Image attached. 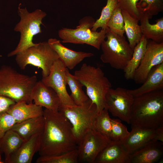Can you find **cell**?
Returning <instances> with one entry per match:
<instances>
[{"instance_id":"cell-32","label":"cell","mask_w":163,"mask_h":163,"mask_svg":"<svg viewBox=\"0 0 163 163\" xmlns=\"http://www.w3.org/2000/svg\"><path fill=\"white\" fill-rule=\"evenodd\" d=\"M107 27L116 34L122 36H124V19L121 10L118 7L114 11L107 23Z\"/></svg>"},{"instance_id":"cell-15","label":"cell","mask_w":163,"mask_h":163,"mask_svg":"<svg viewBox=\"0 0 163 163\" xmlns=\"http://www.w3.org/2000/svg\"><path fill=\"white\" fill-rule=\"evenodd\" d=\"M131 128L127 137L120 142L129 155L152 141L156 140L155 129L139 127H132Z\"/></svg>"},{"instance_id":"cell-23","label":"cell","mask_w":163,"mask_h":163,"mask_svg":"<svg viewBox=\"0 0 163 163\" xmlns=\"http://www.w3.org/2000/svg\"><path fill=\"white\" fill-rule=\"evenodd\" d=\"M149 19L147 15L141 13L139 21L142 35L148 40L158 43L163 42V18L156 20L153 24L149 23Z\"/></svg>"},{"instance_id":"cell-21","label":"cell","mask_w":163,"mask_h":163,"mask_svg":"<svg viewBox=\"0 0 163 163\" xmlns=\"http://www.w3.org/2000/svg\"><path fill=\"white\" fill-rule=\"evenodd\" d=\"M41 134H35L24 141L11 156L9 163H31L35 153L39 151Z\"/></svg>"},{"instance_id":"cell-13","label":"cell","mask_w":163,"mask_h":163,"mask_svg":"<svg viewBox=\"0 0 163 163\" xmlns=\"http://www.w3.org/2000/svg\"><path fill=\"white\" fill-rule=\"evenodd\" d=\"M162 62L163 42L158 43L148 40L145 53L133 79L136 83L142 84L151 69Z\"/></svg>"},{"instance_id":"cell-10","label":"cell","mask_w":163,"mask_h":163,"mask_svg":"<svg viewBox=\"0 0 163 163\" xmlns=\"http://www.w3.org/2000/svg\"><path fill=\"white\" fill-rule=\"evenodd\" d=\"M134 99L129 90L111 88L106 95V108L113 116L129 124Z\"/></svg>"},{"instance_id":"cell-25","label":"cell","mask_w":163,"mask_h":163,"mask_svg":"<svg viewBox=\"0 0 163 163\" xmlns=\"http://www.w3.org/2000/svg\"><path fill=\"white\" fill-rule=\"evenodd\" d=\"M148 40L142 35L140 41L133 49L132 57L123 70L124 77L126 79H133L135 72L145 53Z\"/></svg>"},{"instance_id":"cell-5","label":"cell","mask_w":163,"mask_h":163,"mask_svg":"<svg viewBox=\"0 0 163 163\" xmlns=\"http://www.w3.org/2000/svg\"><path fill=\"white\" fill-rule=\"evenodd\" d=\"M20 3L18 12L20 21L15 26L14 30L20 34V39L16 48L8 55V57L16 56L27 49L36 45L33 41L34 36L42 32L40 25L46 13L40 9L29 12L26 7L21 8Z\"/></svg>"},{"instance_id":"cell-36","label":"cell","mask_w":163,"mask_h":163,"mask_svg":"<svg viewBox=\"0 0 163 163\" xmlns=\"http://www.w3.org/2000/svg\"><path fill=\"white\" fill-rule=\"evenodd\" d=\"M15 103L12 99L0 95V114L6 111L11 106Z\"/></svg>"},{"instance_id":"cell-3","label":"cell","mask_w":163,"mask_h":163,"mask_svg":"<svg viewBox=\"0 0 163 163\" xmlns=\"http://www.w3.org/2000/svg\"><path fill=\"white\" fill-rule=\"evenodd\" d=\"M37 81L35 75L21 74L10 66L3 65L0 68V95L15 103H32V91Z\"/></svg>"},{"instance_id":"cell-9","label":"cell","mask_w":163,"mask_h":163,"mask_svg":"<svg viewBox=\"0 0 163 163\" xmlns=\"http://www.w3.org/2000/svg\"><path fill=\"white\" fill-rule=\"evenodd\" d=\"M59 111L71 123L73 134L77 144L87 132L94 128V123L98 112L96 105L89 99L82 105L61 107Z\"/></svg>"},{"instance_id":"cell-2","label":"cell","mask_w":163,"mask_h":163,"mask_svg":"<svg viewBox=\"0 0 163 163\" xmlns=\"http://www.w3.org/2000/svg\"><path fill=\"white\" fill-rule=\"evenodd\" d=\"M129 124L148 129L163 126V90L134 97Z\"/></svg>"},{"instance_id":"cell-18","label":"cell","mask_w":163,"mask_h":163,"mask_svg":"<svg viewBox=\"0 0 163 163\" xmlns=\"http://www.w3.org/2000/svg\"><path fill=\"white\" fill-rule=\"evenodd\" d=\"M94 163H130L129 154L120 142L112 141L99 154Z\"/></svg>"},{"instance_id":"cell-1","label":"cell","mask_w":163,"mask_h":163,"mask_svg":"<svg viewBox=\"0 0 163 163\" xmlns=\"http://www.w3.org/2000/svg\"><path fill=\"white\" fill-rule=\"evenodd\" d=\"M43 116L44 126L38 152L40 156L60 155L77 148L72 125L62 113L45 108Z\"/></svg>"},{"instance_id":"cell-20","label":"cell","mask_w":163,"mask_h":163,"mask_svg":"<svg viewBox=\"0 0 163 163\" xmlns=\"http://www.w3.org/2000/svg\"><path fill=\"white\" fill-rule=\"evenodd\" d=\"M14 119L16 123L31 118L43 116L42 107L32 102L22 101L15 103L6 111Z\"/></svg>"},{"instance_id":"cell-11","label":"cell","mask_w":163,"mask_h":163,"mask_svg":"<svg viewBox=\"0 0 163 163\" xmlns=\"http://www.w3.org/2000/svg\"><path fill=\"white\" fill-rule=\"evenodd\" d=\"M111 141L94 128L90 130L78 144V162L94 163L99 154Z\"/></svg>"},{"instance_id":"cell-29","label":"cell","mask_w":163,"mask_h":163,"mask_svg":"<svg viewBox=\"0 0 163 163\" xmlns=\"http://www.w3.org/2000/svg\"><path fill=\"white\" fill-rule=\"evenodd\" d=\"M94 128L96 131L110 139L111 118L106 108H104L97 113L94 123Z\"/></svg>"},{"instance_id":"cell-22","label":"cell","mask_w":163,"mask_h":163,"mask_svg":"<svg viewBox=\"0 0 163 163\" xmlns=\"http://www.w3.org/2000/svg\"><path fill=\"white\" fill-rule=\"evenodd\" d=\"M44 123L43 116L37 117L16 123L11 129L25 141L35 134H41L44 129Z\"/></svg>"},{"instance_id":"cell-27","label":"cell","mask_w":163,"mask_h":163,"mask_svg":"<svg viewBox=\"0 0 163 163\" xmlns=\"http://www.w3.org/2000/svg\"><path fill=\"white\" fill-rule=\"evenodd\" d=\"M66 78L67 85L71 90L70 96L73 102L76 106L82 105L89 99L82 90L83 85L74 75L70 73L67 68L66 70Z\"/></svg>"},{"instance_id":"cell-38","label":"cell","mask_w":163,"mask_h":163,"mask_svg":"<svg viewBox=\"0 0 163 163\" xmlns=\"http://www.w3.org/2000/svg\"><path fill=\"white\" fill-rule=\"evenodd\" d=\"M1 155H2V154H1L0 153V158H1Z\"/></svg>"},{"instance_id":"cell-26","label":"cell","mask_w":163,"mask_h":163,"mask_svg":"<svg viewBox=\"0 0 163 163\" xmlns=\"http://www.w3.org/2000/svg\"><path fill=\"white\" fill-rule=\"evenodd\" d=\"M124 19L125 33L131 47L134 48L140 41L142 36L139 21L127 13L121 11Z\"/></svg>"},{"instance_id":"cell-28","label":"cell","mask_w":163,"mask_h":163,"mask_svg":"<svg viewBox=\"0 0 163 163\" xmlns=\"http://www.w3.org/2000/svg\"><path fill=\"white\" fill-rule=\"evenodd\" d=\"M77 148L64 153L52 156H40L37 163H76L78 162Z\"/></svg>"},{"instance_id":"cell-17","label":"cell","mask_w":163,"mask_h":163,"mask_svg":"<svg viewBox=\"0 0 163 163\" xmlns=\"http://www.w3.org/2000/svg\"><path fill=\"white\" fill-rule=\"evenodd\" d=\"M163 154V142L154 140L129 155L130 163H154Z\"/></svg>"},{"instance_id":"cell-6","label":"cell","mask_w":163,"mask_h":163,"mask_svg":"<svg viewBox=\"0 0 163 163\" xmlns=\"http://www.w3.org/2000/svg\"><path fill=\"white\" fill-rule=\"evenodd\" d=\"M105 38L101 46V61L113 68L123 70L132 57L133 49L124 36L116 34L108 27Z\"/></svg>"},{"instance_id":"cell-14","label":"cell","mask_w":163,"mask_h":163,"mask_svg":"<svg viewBox=\"0 0 163 163\" xmlns=\"http://www.w3.org/2000/svg\"><path fill=\"white\" fill-rule=\"evenodd\" d=\"M32 97L37 105L54 112H58L61 105L58 96L52 88L41 81H37L32 92Z\"/></svg>"},{"instance_id":"cell-4","label":"cell","mask_w":163,"mask_h":163,"mask_svg":"<svg viewBox=\"0 0 163 163\" xmlns=\"http://www.w3.org/2000/svg\"><path fill=\"white\" fill-rule=\"evenodd\" d=\"M73 75L85 87L86 94L96 105L98 113L106 108V95L112 85L102 70L84 63Z\"/></svg>"},{"instance_id":"cell-30","label":"cell","mask_w":163,"mask_h":163,"mask_svg":"<svg viewBox=\"0 0 163 163\" xmlns=\"http://www.w3.org/2000/svg\"><path fill=\"white\" fill-rule=\"evenodd\" d=\"M117 7V0H107L106 4L102 9L100 18L95 21L91 30L96 31L99 28H107V23L114 11Z\"/></svg>"},{"instance_id":"cell-33","label":"cell","mask_w":163,"mask_h":163,"mask_svg":"<svg viewBox=\"0 0 163 163\" xmlns=\"http://www.w3.org/2000/svg\"><path fill=\"white\" fill-rule=\"evenodd\" d=\"M111 129L110 138L112 141L121 142L129 133L126 127L120 119H111Z\"/></svg>"},{"instance_id":"cell-24","label":"cell","mask_w":163,"mask_h":163,"mask_svg":"<svg viewBox=\"0 0 163 163\" xmlns=\"http://www.w3.org/2000/svg\"><path fill=\"white\" fill-rule=\"evenodd\" d=\"M24 141L18 133L11 129L6 132L0 141V153L4 154L5 163H9L11 156Z\"/></svg>"},{"instance_id":"cell-12","label":"cell","mask_w":163,"mask_h":163,"mask_svg":"<svg viewBox=\"0 0 163 163\" xmlns=\"http://www.w3.org/2000/svg\"><path fill=\"white\" fill-rule=\"evenodd\" d=\"M66 69L63 62L59 59L54 63L49 75L42 77L41 80L45 85L52 88L56 92L60 100V107L76 106L66 89Z\"/></svg>"},{"instance_id":"cell-7","label":"cell","mask_w":163,"mask_h":163,"mask_svg":"<svg viewBox=\"0 0 163 163\" xmlns=\"http://www.w3.org/2000/svg\"><path fill=\"white\" fill-rule=\"evenodd\" d=\"M95 21L91 16H85L80 20L76 28H62L59 30L58 36L63 43L86 44L99 50L105 38L107 28L99 32L92 30Z\"/></svg>"},{"instance_id":"cell-37","label":"cell","mask_w":163,"mask_h":163,"mask_svg":"<svg viewBox=\"0 0 163 163\" xmlns=\"http://www.w3.org/2000/svg\"><path fill=\"white\" fill-rule=\"evenodd\" d=\"M155 139L158 141L163 142V126L155 129Z\"/></svg>"},{"instance_id":"cell-19","label":"cell","mask_w":163,"mask_h":163,"mask_svg":"<svg viewBox=\"0 0 163 163\" xmlns=\"http://www.w3.org/2000/svg\"><path fill=\"white\" fill-rule=\"evenodd\" d=\"M139 88L129 90L134 97L151 92L163 90V62L154 67L150 71L145 81Z\"/></svg>"},{"instance_id":"cell-16","label":"cell","mask_w":163,"mask_h":163,"mask_svg":"<svg viewBox=\"0 0 163 163\" xmlns=\"http://www.w3.org/2000/svg\"><path fill=\"white\" fill-rule=\"evenodd\" d=\"M47 42L56 53L66 68L70 70L73 69L85 58L94 55L91 53L76 51L69 49L56 38H50Z\"/></svg>"},{"instance_id":"cell-35","label":"cell","mask_w":163,"mask_h":163,"mask_svg":"<svg viewBox=\"0 0 163 163\" xmlns=\"http://www.w3.org/2000/svg\"><path fill=\"white\" fill-rule=\"evenodd\" d=\"M15 123L14 118L6 111L0 114V141L6 132Z\"/></svg>"},{"instance_id":"cell-34","label":"cell","mask_w":163,"mask_h":163,"mask_svg":"<svg viewBox=\"0 0 163 163\" xmlns=\"http://www.w3.org/2000/svg\"><path fill=\"white\" fill-rule=\"evenodd\" d=\"M139 0H117L118 7L139 21L141 13L136 6Z\"/></svg>"},{"instance_id":"cell-8","label":"cell","mask_w":163,"mask_h":163,"mask_svg":"<svg viewBox=\"0 0 163 163\" xmlns=\"http://www.w3.org/2000/svg\"><path fill=\"white\" fill-rule=\"evenodd\" d=\"M59 59L47 42H40L27 49L16 55L18 66L24 70L28 65L40 68L42 77L48 76L54 62Z\"/></svg>"},{"instance_id":"cell-31","label":"cell","mask_w":163,"mask_h":163,"mask_svg":"<svg viewBox=\"0 0 163 163\" xmlns=\"http://www.w3.org/2000/svg\"><path fill=\"white\" fill-rule=\"evenodd\" d=\"M136 6L142 14L147 15L150 19L163 11V0H139Z\"/></svg>"}]
</instances>
